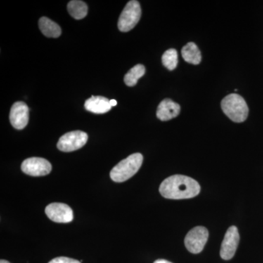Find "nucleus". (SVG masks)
Segmentation results:
<instances>
[{"mask_svg": "<svg viewBox=\"0 0 263 263\" xmlns=\"http://www.w3.org/2000/svg\"><path fill=\"white\" fill-rule=\"evenodd\" d=\"M154 263H172L169 262V261L166 260V259H157Z\"/></svg>", "mask_w": 263, "mask_h": 263, "instance_id": "19", "label": "nucleus"}, {"mask_svg": "<svg viewBox=\"0 0 263 263\" xmlns=\"http://www.w3.org/2000/svg\"><path fill=\"white\" fill-rule=\"evenodd\" d=\"M39 27L46 37L57 38L61 35L62 29L60 26L47 17H42L40 19Z\"/></svg>", "mask_w": 263, "mask_h": 263, "instance_id": "13", "label": "nucleus"}, {"mask_svg": "<svg viewBox=\"0 0 263 263\" xmlns=\"http://www.w3.org/2000/svg\"><path fill=\"white\" fill-rule=\"evenodd\" d=\"M29 108L24 102H16L12 106L10 121L12 126L16 129H23L29 122Z\"/></svg>", "mask_w": 263, "mask_h": 263, "instance_id": "10", "label": "nucleus"}, {"mask_svg": "<svg viewBox=\"0 0 263 263\" xmlns=\"http://www.w3.org/2000/svg\"><path fill=\"white\" fill-rule=\"evenodd\" d=\"M181 107L171 99H164L159 105L157 117L161 121H169L179 116Z\"/></svg>", "mask_w": 263, "mask_h": 263, "instance_id": "11", "label": "nucleus"}, {"mask_svg": "<svg viewBox=\"0 0 263 263\" xmlns=\"http://www.w3.org/2000/svg\"><path fill=\"white\" fill-rule=\"evenodd\" d=\"M22 170L24 174L31 176H43L51 173L52 166L46 159L31 157L22 162Z\"/></svg>", "mask_w": 263, "mask_h": 263, "instance_id": "7", "label": "nucleus"}, {"mask_svg": "<svg viewBox=\"0 0 263 263\" xmlns=\"http://www.w3.org/2000/svg\"><path fill=\"white\" fill-rule=\"evenodd\" d=\"M143 157L141 154L136 153L129 155L121 161L110 171V179L117 183L124 182L133 177L141 168Z\"/></svg>", "mask_w": 263, "mask_h": 263, "instance_id": "2", "label": "nucleus"}, {"mask_svg": "<svg viewBox=\"0 0 263 263\" xmlns=\"http://www.w3.org/2000/svg\"><path fill=\"white\" fill-rule=\"evenodd\" d=\"M88 135L82 131H72L63 135L59 140L57 148L64 152H74L86 145Z\"/></svg>", "mask_w": 263, "mask_h": 263, "instance_id": "5", "label": "nucleus"}, {"mask_svg": "<svg viewBox=\"0 0 263 263\" xmlns=\"http://www.w3.org/2000/svg\"><path fill=\"white\" fill-rule=\"evenodd\" d=\"M84 107L88 111L97 114L107 113L112 108L110 100L101 96H92L88 99L85 102Z\"/></svg>", "mask_w": 263, "mask_h": 263, "instance_id": "12", "label": "nucleus"}, {"mask_svg": "<svg viewBox=\"0 0 263 263\" xmlns=\"http://www.w3.org/2000/svg\"><path fill=\"white\" fill-rule=\"evenodd\" d=\"M67 10L72 18L80 20L87 15L88 7L84 2L80 0H72L67 5Z\"/></svg>", "mask_w": 263, "mask_h": 263, "instance_id": "15", "label": "nucleus"}, {"mask_svg": "<svg viewBox=\"0 0 263 263\" xmlns=\"http://www.w3.org/2000/svg\"><path fill=\"white\" fill-rule=\"evenodd\" d=\"M141 17V8L139 2L132 0L123 10L119 22L118 28L122 32H127L134 28Z\"/></svg>", "mask_w": 263, "mask_h": 263, "instance_id": "4", "label": "nucleus"}, {"mask_svg": "<svg viewBox=\"0 0 263 263\" xmlns=\"http://www.w3.org/2000/svg\"><path fill=\"white\" fill-rule=\"evenodd\" d=\"M221 106L224 114L233 122H243L248 117V105L240 95H228L221 101Z\"/></svg>", "mask_w": 263, "mask_h": 263, "instance_id": "3", "label": "nucleus"}, {"mask_svg": "<svg viewBox=\"0 0 263 263\" xmlns=\"http://www.w3.org/2000/svg\"><path fill=\"white\" fill-rule=\"evenodd\" d=\"M183 60L192 65H198L202 60L201 53L194 43H189L181 50Z\"/></svg>", "mask_w": 263, "mask_h": 263, "instance_id": "14", "label": "nucleus"}, {"mask_svg": "<svg viewBox=\"0 0 263 263\" xmlns=\"http://www.w3.org/2000/svg\"><path fill=\"white\" fill-rule=\"evenodd\" d=\"M162 64L169 70H174L178 65V52L174 48L167 50L162 57Z\"/></svg>", "mask_w": 263, "mask_h": 263, "instance_id": "17", "label": "nucleus"}, {"mask_svg": "<svg viewBox=\"0 0 263 263\" xmlns=\"http://www.w3.org/2000/svg\"><path fill=\"white\" fill-rule=\"evenodd\" d=\"M0 263H10L8 262V261L5 260V259H1V261H0Z\"/></svg>", "mask_w": 263, "mask_h": 263, "instance_id": "21", "label": "nucleus"}, {"mask_svg": "<svg viewBox=\"0 0 263 263\" xmlns=\"http://www.w3.org/2000/svg\"><path fill=\"white\" fill-rule=\"evenodd\" d=\"M240 235L238 228L231 226L228 228L221 243L220 256L221 258L229 260L234 257L236 249L239 243Z\"/></svg>", "mask_w": 263, "mask_h": 263, "instance_id": "8", "label": "nucleus"}, {"mask_svg": "<svg viewBox=\"0 0 263 263\" xmlns=\"http://www.w3.org/2000/svg\"><path fill=\"white\" fill-rule=\"evenodd\" d=\"M48 263H81V262L76 260V259L69 258V257H60L52 259Z\"/></svg>", "mask_w": 263, "mask_h": 263, "instance_id": "18", "label": "nucleus"}, {"mask_svg": "<svg viewBox=\"0 0 263 263\" xmlns=\"http://www.w3.org/2000/svg\"><path fill=\"white\" fill-rule=\"evenodd\" d=\"M110 105H111V107L116 106V105H117V102L116 100H110Z\"/></svg>", "mask_w": 263, "mask_h": 263, "instance_id": "20", "label": "nucleus"}, {"mask_svg": "<svg viewBox=\"0 0 263 263\" xmlns=\"http://www.w3.org/2000/svg\"><path fill=\"white\" fill-rule=\"evenodd\" d=\"M200 186L195 179L183 175H174L164 179L160 193L164 198L172 200L193 198L199 195Z\"/></svg>", "mask_w": 263, "mask_h": 263, "instance_id": "1", "label": "nucleus"}, {"mask_svg": "<svg viewBox=\"0 0 263 263\" xmlns=\"http://www.w3.org/2000/svg\"><path fill=\"white\" fill-rule=\"evenodd\" d=\"M209 231L204 227H195L186 235L184 243L189 252L199 254L202 252L209 239Z\"/></svg>", "mask_w": 263, "mask_h": 263, "instance_id": "6", "label": "nucleus"}, {"mask_svg": "<svg viewBox=\"0 0 263 263\" xmlns=\"http://www.w3.org/2000/svg\"><path fill=\"white\" fill-rule=\"evenodd\" d=\"M146 69L143 65H137L128 71L124 76V83L128 86H136L138 80L144 76Z\"/></svg>", "mask_w": 263, "mask_h": 263, "instance_id": "16", "label": "nucleus"}, {"mask_svg": "<svg viewBox=\"0 0 263 263\" xmlns=\"http://www.w3.org/2000/svg\"><path fill=\"white\" fill-rule=\"evenodd\" d=\"M46 215L51 221L57 223H69L73 220V212L67 204L53 202L45 210Z\"/></svg>", "mask_w": 263, "mask_h": 263, "instance_id": "9", "label": "nucleus"}]
</instances>
